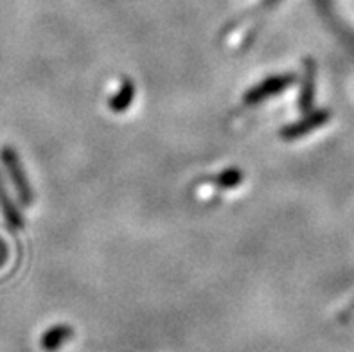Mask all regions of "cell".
Returning a JSON list of instances; mask_svg holds the SVG:
<instances>
[{"label": "cell", "mask_w": 354, "mask_h": 352, "mask_svg": "<svg viewBox=\"0 0 354 352\" xmlns=\"http://www.w3.org/2000/svg\"><path fill=\"white\" fill-rule=\"evenodd\" d=\"M315 86H317V67L313 59L304 62V80H302L301 98H299V108L301 112H311L315 103Z\"/></svg>", "instance_id": "277c9868"}, {"label": "cell", "mask_w": 354, "mask_h": 352, "mask_svg": "<svg viewBox=\"0 0 354 352\" xmlns=\"http://www.w3.org/2000/svg\"><path fill=\"white\" fill-rule=\"evenodd\" d=\"M133 99H135L133 81H131L130 77H124V80L121 81V86H119V90L115 92V95L110 98V101H108V108H110L113 113H124L126 110L131 106Z\"/></svg>", "instance_id": "5b68a950"}, {"label": "cell", "mask_w": 354, "mask_h": 352, "mask_svg": "<svg viewBox=\"0 0 354 352\" xmlns=\"http://www.w3.org/2000/svg\"><path fill=\"white\" fill-rule=\"evenodd\" d=\"M0 212L4 216L9 230H18V228L24 227L22 216H20V212H18L17 207H15L13 200H11V196H9L8 191H6L2 176H0Z\"/></svg>", "instance_id": "8992f818"}, {"label": "cell", "mask_w": 354, "mask_h": 352, "mask_svg": "<svg viewBox=\"0 0 354 352\" xmlns=\"http://www.w3.org/2000/svg\"><path fill=\"white\" fill-rule=\"evenodd\" d=\"M243 178H245V174H243L241 169H238V167H229V169L221 171L216 176H212L209 183L216 185L218 189H234L238 187L239 183H243Z\"/></svg>", "instance_id": "52a82bcc"}, {"label": "cell", "mask_w": 354, "mask_h": 352, "mask_svg": "<svg viewBox=\"0 0 354 352\" xmlns=\"http://www.w3.org/2000/svg\"><path fill=\"white\" fill-rule=\"evenodd\" d=\"M329 120H331V112H329V110H326V108H322V110H315V112L306 113L304 119H301L299 122L288 124L286 128L281 129V133L279 135H281L283 140L292 142V140H297V138L310 135L315 129L322 128L324 124H328Z\"/></svg>", "instance_id": "3957f363"}, {"label": "cell", "mask_w": 354, "mask_h": 352, "mask_svg": "<svg viewBox=\"0 0 354 352\" xmlns=\"http://www.w3.org/2000/svg\"><path fill=\"white\" fill-rule=\"evenodd\" d=\"M0 160L2 165L8 171L11 183H13L15 191H17L18 198L22 201L24 205H31L32 203V189L29 185V180H27V174L24 171L22 164H20V158H18V153L15 147L4 146L2 151H0Z\"/></svg>", "instance_id": "6da1fadb"}, {"label": "cell", "mask_w": 354, "mask_h": 352, "mask_svg": "<svg viewBox=\"0 0 354 352\" xmlns=\"http://www.w3.org/2000/svg\"><path fill=\"white\" fill-rule=\"evenodd\" d=\"M293 81H295V76L293 74H279V76H272L266 77L259 83V85L252 86L248 90L247 94H245V99H243V103L247 104V106H254V104H259L266 99H272L275 95H279L281 92L288 90L290 86L293 85Z\"/></svg>", "instance_id": "7a4b0ae2"}]
</instances>
